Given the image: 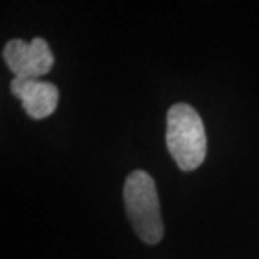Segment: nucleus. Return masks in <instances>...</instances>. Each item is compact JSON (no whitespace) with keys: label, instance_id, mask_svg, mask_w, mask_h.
I'll use <instances>...</instances> for the list:
<instances>
[{"label":"nucleus","instance_id":"nucleus-4","mask_svg":"<svg viewBox=\"0 0 259 259\" xmlns=\"http://www.w3.org/2000/svg\"><path fill=\"white\" fill-rule=\"evenodd\" d=\"M12 94L22 101L23 110L33 120H44L56 110L59 93L54 83L33 78L15 76L10 82Z\"/></svg>","mask_w":259,"mask_h":259},{"label":"nucleus","instance_id":"nucleus-1","mask_svg":"<svg viewBox=\"0 0 259 259\" xmlns=\"http://www.w3.org/2000/svg\"><path fill=\"white\" fill-rule=\"evenodd\" d=\"M167 148L183 171H193L206 157V133L200 115L189 104H175L167 112Z\"/></svg>","mask_w":259,"mask_h":259},{"label":"nucleus","instance_id":"nucleus-3","mask_svg":"<svg viewBox=\"0 0 259 259\" xmlns=\"http://www.w3.org/2000/svg\"><path fill=\"white\" fill-rule=\"evenodd\" d=\"M3 59L18 78L40 79L54 66V55L42 37L32 42L13 39L3 48Z\"/></svg>","mask_w":259,"mask_h":259},{"label":"nucleus","instance_id":"nucleus-2","mask_svg":"<svg viewBox=\"0 0 259 259\" xmlns=\"http://www.w3.org/2000/svg\"><path fill=\"white\" fill-rule=\"evenodd\" d=\"M124 202L133 229L148 245H156L164 235L157 190L147 171H133L124 185Z\"/></svg>","mask_w":259,"mask_h":259}]
</instances>
